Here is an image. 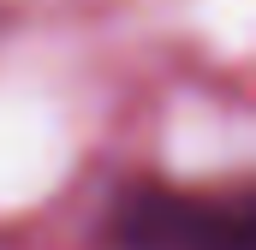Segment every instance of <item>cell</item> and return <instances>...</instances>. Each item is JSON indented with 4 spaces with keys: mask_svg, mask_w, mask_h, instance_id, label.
<instances>
[{
    "mask_svg": "<svg viewBox=\"0 0 256 250\" xmlns=\"http://www.w3.org/2000/svg\"><path fill=\"white\" fill-rule=\"evenodd\" d=\"M96 244L102 250H256V202L250 190L126 179L102 202Z\"/></svg>",
    "mask_w": 256,
    "mask_h": 250,
    "instance_id": "6da1fadb",
    "label": "cell"
}]
</instances>
